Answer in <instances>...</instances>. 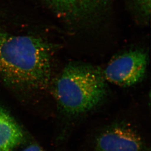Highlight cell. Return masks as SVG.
Returning a JSON list of instances; mask_svg holds the SVG:
<instances>
[{
	"label": "cell",
	"instance_id": "cell-3",
	"mask_svg": "<svg viewBox=\"0 0 151 151\" xmlns=\"http://www.w3.org/2000/svg\"><path fill=\"white\" fill-rule=\"evenodd\" d=\"M148 61L144 50H129L114 57L103 73L107 81L120 86H131L143 79Z\"/></svg>",
	"mask_w": 151,
	"mask_h": 151
},
{
	"label": "cell",
	"instance_id": "cell-4",
	"mask_svg": "<svg viewBox=\"0 0 151 151\" xmlns=\"http://www.w3.org/2000/svg\"><path fill=\"white\" fill-rule=\"evenodd\" d=\"M93 151H150L142 135L131 125L116 122L108 126L96 136Z\"/></svg>",
	"mask_w": 151,
	"mask_h": 151
},
{
	"label": "cell",
	"instance_id": "cell-8",
	"mask_svg": "<svg viewBox=\"0 0 151 151\" xmlns=\"http://www.w3.org/2000/svg\"><path fill=\"white\" fill-rule=\"evenodd\" d=\"M22 151H46L41 146L38 144H30V145L26 147Z\"/></svg>",
	"mask_w": 151,
	"mask_h": 151
},
{
	"label": "cell",
	"instance_id": "cell-6",
	"mask_svg": "<svg viewBox=\"0 0 151 151\" xmlns=\"http://www.w3.org/2000/svg\"><path fill=\"white\" fill-rule=\"evenodd\" d=\"M66 14L77 15L85 14L97 7L104 0H48Z\"/></svg>",
	"mask_w": 151,
	"mask_h": 151
},
{
	"label": "cell",
	"instance_id": "cell-2",
	"mask_svg": "<svg viewBox=\"0 0 151 151\" xmlns=\"http://www.w3.org/2000/svg\"><path fill=\"white\" fill-rule=\"evenodd\" d=\"M103 71L91 64L70 63L56 81L54 95L65 115L77 117L100 106L108 95Z\"/></svg>",
	"mask_w": 151,
	"mask_h": 151
},
{
	"label": "cell",
	"instance_id": "cell-7",
	"mask_svg": "<svg viewBox=\"0 0 151 151\" xmlns=\"http://www.w3.org/2000/svg\"><path fill=\"white\" fill-rule=\"evenodd\" d=\"M140 9L146 16L150 15L151 0H137Z\"/></svg>",
	"mask_w": 151,
	"mask_h": 151
},
{
	"label": "cell",
	"instance_id": "cell-5",
	"mask_svg": "<svg viewBox=\"0 0 151 151\" xmlns=\"http://www.w3.org/2000/svg\"><path fill=\"white\" fill-rule=\"evenodd\" d=\"M23 129L14 118L0 105V151H12L24 139Z\"/></svg>",
	"mask_w": 151,
	"mask_h": 151
},
{
	"label": "cell",
	"instance_id": "cell-1",
	"mask_svg": "<svg viewBox=\"0 0 151 151\" xmlns=\"http://www.w3.org/2000/svg\"><path fill=\"white\" fill-rule=\"evenodd\" d=\"M54 48L38 36L0 31V78L20 92L46 89L51 81Z\"/></svg>",
	"mask_w": 151,
	"mask_h": 151
}]
</instances>
